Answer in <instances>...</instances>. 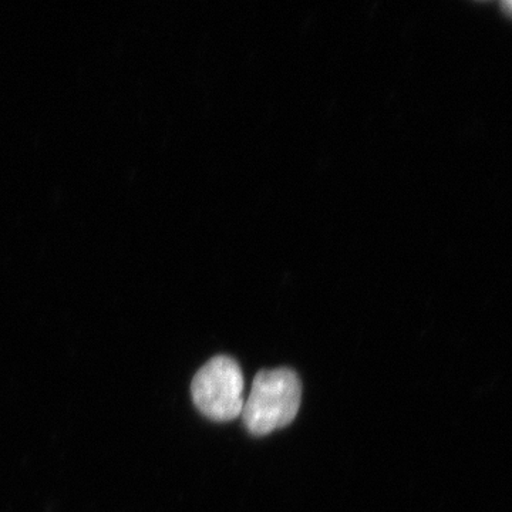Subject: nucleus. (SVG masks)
I'll return each mask as SVG.
<instances>
[{"label":"nucleus","instance_id":"nucleus-3","mask_svg":"<svg viewBox=\"0 0 512 512\" xmlns=\"http://www.w3.org/2000/svg\"><path fill=\"white\" fill-rule=\"evenodd\" d=\"M503 10L512 18V0H507V2L503 3Z\"/></svg>","mask_w":512,"mask_h":512},{"label":"nucleus","instance_id":"nucleus-2","mask_svg":"<svg viewBox=\"0 0 512 512\" xmlns=\"http://www.w3.org/2000/svg\"><path fill=\"white\" fill-rule=\"evenodd\" d=\"M244 375L229 356L205 363L191 384L192 400L205 417L214 421L237 419L244 409Z\"/></svg>","mask_w":512,"mask_h":512},{"label":"nucleus","instance_id":"nucleus-1","mask_svg":"<svg viewBox=\"0 0 512 512\" xmlns=\"http://www.w3.org/2000/svg\"><path fill=\"white\" fill-rule=\"evenodd\" d=\"M302 382L288 367L261 370L242 409V421L252 436H268L289 426L298 416Z\"/></svg>","mask_w":512,"mask_h":512}]
</instances>
